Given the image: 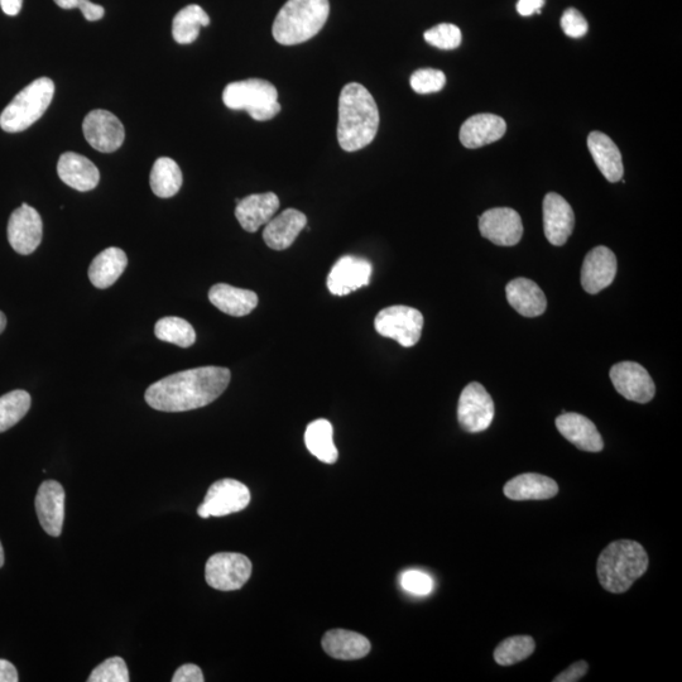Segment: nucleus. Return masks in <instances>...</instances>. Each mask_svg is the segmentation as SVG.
I'll return each instance as SVG.
<instances>
[{
	"instance_id": "nucleus-40",
	"label": "nucleus",
	"mask_w": 682,
	"mask_h": 682,
	"mask_svg": "<svg viewBox=\"0 0 682 682\" xmlns=\"http://www.w3.org/2000/svg\"><path fill=\"white\" fill-rule=\"evenodd\" d=\"M561 28L566 36L571 38H581L587 35L589 24L578 9L569 8L561 17Z\"/></svg>"
},
{
	"instance_id": "nucleus-6",
	"label": "nucleus",
	"mask_w": 682,
	"mask_h": 682,
	"mask_svg": "<svg viewBox=\"0 0 682 682\" xmlns=\"http://www.w3.org/2000/svg\"><path fill=\"white\" fill-rule=\"evenodd\" d=\"M223 102L229 109L246 110L258 122L271 120L281 112L275 85L262 79L237 81L227 85Z\"/></svg>"
},
{
	"instance_id": "nucleus-42",
	"label": "nucleus",
	"mask_w": 682,
	"mask_h": 682,
	"mask_svg": "<svg viewBox=\"0 0 682 682\" xmlns=\"http://www.w3.org/2000/svg\"><path fill=\"white\" fill-rule=\"evenodd\" d=\"M203 671L199 666L187 664L181 666L172 677V682H204Z\"/></svg>"
},
{
	"instance_id": "nucleus-10",
	"label": "nucleus",
	"mask_w": 682,
	"mask_h": 682,
	"mask_svg": "<svg viewBox=\"0 0 682 682\" xmlns=\"http://www.w3.org/2000/svg\"><path fill=\"white\" fill-rule=\"evenodd\" d=\"M494 402L482 384L469 383L459 398L458 420L461 429L469 434H479L492 425Z\"/></svg>"
},
{
	"instance_id": "nucleus-9",
	"label": "nucleus",
	"mask_w": 682,
	"mask_h": 682,
	"mask_svg": "<svg viewBox=\"0 0 682 682\" xmlns=\"http://www.w3.org/2000/svg\"><path fill=\"white\" fill-rule=\"evenodd\" d=\"M249 503L251 492L247 485L235 479H222L211 485L198 508V515L201 518L229 516L243 511Z\"/></svg>"
},
{
	"instance_id": "nucleus-47",
	"label": "nucleus",
	"mask_w": 682,
	"mask_h": 682,
	"mask_svg": "<svg viewBox=\"0 0 682 682\" xmlns=\"http://www.w3.org/2000/svg\"><path fill=\"white\" fill-rule=\"evenodd\" d=\"M54 2L62 9H75L79 8L84 0H54Z\"/></svg>"
},
{
	"instance_id": "nucleus-21",
	"label": "nucleus",
	"mask_w": 682,
	"mask_h": 682,
	"mask_svg": "<svg viewBox=\"0 0 682 682\" xmlns=\"http://www.w3.org/2000/svg\"><path fill=\"white\" fill-rule=\"evenodd\" d=\"M307 218L296 209H287L276 218H272L263 230V239L273 251H285L295 243L304 230Z\"/></svg>"
},
{
	"instance_id": "nucleus-38",
	"label": "nucleus",
	"mask_w": 682,
	"mask_h": 682,
	"mask_svg": "<svg viewBox=\"0 0 682 682\" xmlns=\"http://www.w3.org/2000/svg\"><path fill=\"white\" fill-rule=\"evenodd\" d=\"M410 83L415 93L421 95L432 94L444 89L446 76L440 70L421 69L413 72Z\"/></svg>"
},
{
	"instance_id": "nucleus-32",
	"label": "nucleus",
	"mask_w": 682,
	"mask_h": 682,
	"mask_svg": "<svg viewBox=\"0 0 682 682\" xmlns=\"http://www.w3.org/2000/svg\"><path fill=\"white\" fill-rule=\"evenodd\" d=\"M150 185L157 198H172L182 186L180 166L170 157L158 158L152 167Z\"/></svg>"
},
{
	"instance_id": "nucleus-37",
	"label": "nucleus",
	"mask_w": 682,
	"mask_h": 682,
	"mask_svg": "<svg viewBox=\"0 0 682 682\" xmlns=\"http://www.w3.org/2000/svg\"><path fill=\"white\" fill-rule=\"evenodd\" d=\"M129 671L122 657H112L96 666L88 679L89 682H129Z\"/></svg>"
},
{
	"instance_id": "nucleus-30",
	"label": "nucleus",
	"mask_w": 682,
	"mask_h": 682,
	"mask_svg": "<svg viewBox=\"0 0 682 682\" xmlns=\"http://www.w3.org/2000/svg\"><path fill=\"white\" fill-rule=\"evenodd\" d=\"M305 444L307 450L325 464H334L339 458L333 425L328 420H316L307 426Z\"/></svg>"
},
{
	"instance_id": "nucleus-26",
	"label": "nucleus",
	"mask_w": 682,
	"mask_h": 682,
	"mask_svg": "<svg viewBox=\"0 0 682 682\" xmlns=\"http://www.w3.org/2000/svg\"><path fill=\"white\" fill-rule=\"evenodd\" d=\"M209 300L216 309L224 312V314L235 316V318H242V316L251 314L258 306L256 292L230 286L227 283H218V285L211 287Z\"/></svg>"
},
{
	"instance_id": "nucleus-34",
	"label": "nucleus",
	"mask_w": 682,
	"mask_h": 682,
	"mask_svg": "<svg viewBox=\"0 0 682 682\" xmlns=\"http://www.w3.org/2000/svg\"><path fill=\"white\" fill-rule=\"evenodd\" d=\"M157 339L165 343L175 344L180 348H190L195 344L196 333L190 323L175 316H167L158 320L155 326Z\"/></svg>"
},
{
	"instance_id": "nucleus-39",
	"label": "nucleus",
	"mask_w": 682,
	"mask_h": 682,
	"mask_svg": "<svg viewBox=\"0 0 682 682\" xmlns=\"http://www.w3.org/2000/svg\"><path fill=\"white\" fill-rule=\"evenodd\" d=\"M401 585L406 592L420 595V597H425L434 590V580L431 579L430 575L420 570H408L403 573Z\"/></svg>"
},
{
	"instance_id": "nucleus-19",
	"label": "nucleus",
	"mask_w": 682,
	"mask_h": 682,
	"mask_svg": "<svg viewBox=\"0 0 682 682\" xmlns=\"http://www.w3.org/2000/svg\"><path fill=\"white\" fill-rule=\"evenodd\" d=\"M555 424L560 434L576 448L588 453H599L603 450L602 435L587 417L579 413L566 412L557 417Z\"/></svg>"
},
{
	"instance_id": "nucleus-28",
	"label": "nucleus",
	"mask_w": 682,
	"mask_h": 682,
	"mask_svg": "<svg viewBox=\"0 0 682 682\" xmlns=\"http://www.w3.org/2000/svg\"><path fill=\"white\" fill-rule=\"evenodd\" d=\"M588 147L597 166L609 182L622 180L624 174L621 151L607 134L592 132L588 137Z\"/></svg>"
},
{
	"instance_id": "nucleus-8",
	"label": "nucleus",
	"mask_w": 682,
	"mask_h": 682,
	"mask_svg": "<svg viewBox=\"0 0 682 682\" xmlns=\"http://www.w3.org/2000/svg\"><path fill=\"white\" fill-rule=\"evenodd\" d=\"M251 575V560L235 552H220L211 556L206 563V583L222 592L242 589Z\"/></svg>"
},
{
	"instance_id": "nucleus-29",
	"label": "nucleus",
	"mask_w": 682,
	"mask_h": 682,
	"mask_svg": "<svg viewBox=\"0 0 682 682\" xmlns=\"http://www.w3.org/2000/svg\"><path fill=\"white\" fill-rule=\"evenodd\" d=\"M127 266V254L122 249L107 248L91 262L89 267L90 281L99 290H105L119 280Z\"/></svg>"
},
{
	"instance_id": "nucleus-25",
	"label": "nucleus",
	"mask_w": 682,
	"mask_h": 682,
	"mask_svg": "<svg viewBox=\"0 0 682 682\" xmlns=\"http://www.w3.org/2000/svg\"><path fill=\"white\" fill-rule=\"evenodd\" d=\"M506 294L509 305L526 318L544 314L547 300L544 291L528 278H516L508 283Z\"/></svg>"
},
{
	"instance_id": "nucleus-13",
	"label": "nucleus",
	"mask_w": 682,
	"mask_h": 682,
	"mask_svg": "<svg viewBox=\"0 0 682 682\" xmlns=\"http://www.w3.org/2000/svg\"><path fill=\"white\" fill-rule=\"evenodd\" d=\"M612 383L619 395L628 401L647 403L655 397L656 387L650 373L635 362H622L611 369Z\"/></svg>"
},
{
	"instance_id": "nucleus-46",
	"label": "nucleus",
	"mask_w": 682,
	"mask_h": 682,
	"mask_svg": "<svg viewBox=\"0 0 682 682\" xmlns=\"http://www.w3.org/2000/svg\"><path fill=\"white\" fill-rule=\"evenodd\" d=\"M23 0H0V7L7 16H17L22 9Z\"/></svg>"
},
{
	"instance_id": "nucleus-20",
	"label": "nucleus",
	"mask_w": 682,
	"mask_h": 682,
	"mask_svg": "<svg viewBox=\"0 0 682 682\" xmlns=\"http://www.w3.org/2000/svg\"><path fill=\"white\" fill-rule=\"evenodd\" d=\"M280 209V199L273 192L253 194L237 200L235 216L242 228L249 233H256L266 225Z\"/></svg>"
},
{
	"instance_id": "nucleus-2",
	"label": "nucleus",
	"mask_w": 682,
	"mask_h": 682,
	"mask_svg": "<svg viewBox=\"0 0 682 682\" xmlns=\"http://www.w3.org/2000/svg\"><path fill=\"white\" fill-rule=\"evenodd\" d=\"M379 127L376 100L363 85H345L339 96L338 142L347 152L363 150L374 141Z\"/></svg>"
},
{
	"instance_id": "nucleus-45",
	"label": "nucleus",
	"mask_w": 682,
	"mask_h": 682,
	"mask_svg": "<svg viewBox=\"0 0 682 682\" xmlns=\"http://www.w3.org/2000/svg\"><path fill=\"white\" fill-rule=\"evenodd\" d=\"M18 671L8 660H0V682H18Z\"/></svg>"
},
{
	"instance_id": "nucleus-43",
	"label": "nucleus",
	"mask_w": 682,
	"mask_h": 682,
	"mask_svg": "<svg viewBox=\"0 0 682 682\" xmlns=\"http://www.w3.org/2000/svg\"><path fill=\"white\" fill-rule=\"evenodd\" d=\"M78 9L89 22L100 21L105 16V9L99 4L91 3L90 0H84Z\"/></svg>"
},
{
	"instance_id": "nucleus-24",
	"label": "nucleus",
	"mask_w": 682,
	"mask_h": 682,
	"mask_svg": "<svg viewBox=\"0 0 682 682\" xmlns=\"http://www.w3.org/2000/svg\"><path fill=\"white\" fill-rule=\"evenodd\" d=\"M503 492L513 501H545L557 496L559 485L546 475L527 473L509 480Z\"/></svg>"
},
{
	"instance_id": "nucleus-18",
	"label": "nucleus",
	"mask_w": 682,
	"mask_h": 682,
	"mask_svg": "<svg viewBox=\"0 0 682 682\" xmlns=\"http://www.w3.org/2000/svg\"><path fill=\"white\" fill-rule=\"evenodd\" d=\"M575 215L563 196L550 192L544 200V230L552 246H564L573 233Z\"/></svg>"
},
{
	"instance_id": "nucleus-48",
	"label": "nucleus",
	"mask_w": 682,
	"mask_h": 682,
	"mask_svg": "<svg viewBox=\"0 0 682 682\" xmlns=\"http://www.w3.org/2000/svg\"><path fill=\"white\" fill-rule=\"evenodd\" d=\"M7 328V316L0 311V334Z\"/></svg>"
},
{
	"instance_id": "nucleus-41",
	"label": "nucleus",
	"mask_w": 682,
	"mask_h": 682,
	"mask_svg": "<svg viewBox=\"0 0 682 682\" xmlns=\"http://www.w3.org/2000/svg\"><path fill=\"white\" fill-rule=\"evenodd\" d=\"M589 670L588 662L578 661L571 665L569 669L561 672L554 679V682H576L583 679Z\"/></svg>"
},
{
	"instance_id": "nucleus-33",
	"label": "nucleus",
	"mask_w": 682,
	"mask_h": 682,
	"mask_svg": "<svg viewBox=\"0 0 682 682\" xmlns=\"http://www.w3.org/2000/svg\"><path fill=\"white\" fill-rule=\"evenodd\" d=\"M30 393L16 389L0 397V434L12 429L31 408Z\"/></svg>"
},
{
	"instance_id": "nucleus-35",
	"label": "nucleus",
	"mask_w": 682,
	"mask_h": 682,
	"mask_svg": "<svg viewBox=\"0 0 682 682\" xmlns=\"http://www.w3.org/2000/svg\"><path fill=\"white\" fill-rule=\"evenodd\" d=\"M536 643L530 636L509 637L499 643L494 660L501 666H512L528 659L535 652Z\"/></svg>"
},
{
	"instance_id": "nucleus-36",
	"label": "nucleus",
	"mask_w": 682,
	"mask_h": 682,
	"mask_svg": "<svg viewBox=\"0 0 682 682\" xmlns=\"http://www.w3.org/2000/svg\"><path fill=\"white\" fill-rule=\"evenodd\" d=\"M425 41L440 50H455L460 46L463 36L455 24L441 23L425 32Z\"/></svg>"
},
{
	"instance_id": "nucleus-44",
	"label": "nucleus",
	"mask_w": 682,
	"mask_h": 682,
	"mask_svg": "<svg viewBox=\"0 0 682 682\" xmlns=\"http://www.w3.org/2000/svg\"><path fill=\"white\" fill-rule=\"evenodd\" d=\"M546 0H518L517 12L522 17H530L532 14H540L542 7L545 6Z\"/></svg>"
},
{
	"instance_id": "nucleus-12",
	"label": "nucleus",
	"mask_w": 682,
	"mask_h": 682,
	"mask_svg": "<svg viewBox=\"0 0 682 682\" xmlns=\"http://www.w3.org/2000/svg\"><path fill=\"white\" fill-rule=\"evenodd\" d=\"M8 240L11 247L22 256L36 251L42 242L43 223L36 209L24 203L13 211L8 222Z\"/></svg>"
},
{
	"instance_id": "nucleus-14",
	"label": "nucleus",
	"mask_w": 682,
	"mask_h": 682,
	"mask_svg": "<svg viewBox=\"0 0 682 682\" xmlns=\"http://www.w3.org/2000/svg\"><path fill=\"white\" fill-rule=\"evenodd\" d=\"M480 234L496 246L512 247L520 243L523 224L520 214L509 208L485 211L479 218Z\"/></svg>"
},
{
	"instance_id": "nucleus-17",
	"label": "nucleus",
	"mask_w": 682,
	"mask_h": 682,
	"mask_svg": "<svg viewBox=\"0 0 682 682\" xmlns=\"http://www.w3.org/2000/svg\"><path fill=\"white\" fill-rule=\"evenodd\" d=\"M616 254L607 247H597L587 254L581 268V285L590 295H597L612 285L617 276Z\"/></svg>"
},
{
	"instance_id": "nucleus-31",
	"label": "nucleus",
	"mask_w": 682,
	"mask_h": 682,
	"mask_svg": "<svg viewBox=\"0 0 682 682\" xmlns=\"http://www.w3.org/2000/svg\"><path fill=\"white\" fill-rule=\"evenodd\" d=\"M209 24L208 13L198 4H190L176 14L172 22V36L180 45H190L198 40L201 27H208Z\"/></svg>"
},
{
	"instance_id": "nucleus-15",
	"label": "nucleus",
	"mask_w": 682,
	"mask_h": 682,
	"mask_svg": "<svg viewBox=\"0 0 682 682\" xmlns=\"http://www.w3.org/2000/svg\"><path fill=\"white\" fill-rule=\"evenodd\" d=\"M372 264L367 259L345 256L334 264L328 276V288L335 296H347L371 283Z\"/></svg>"
},
{
	"instance_id": "nucleus-1",
	"label": "nucleus",
	"mask_w": 682,
	"mask_h": 682,
	"mask_svg": "<svg viewBox=\"0 0 682 682\" xmlns=\"http://www.w3.org/2000/svg\"><path fill=\"white\" fill-rule=\"evenodd\" d=\"M228 368L200 367L171 374L147 388L146 402L161 412L198 410L218 400L228 388Z\"/></svg>"
},
{
	"instance_id": "nucleus-7",
	"label": "nucleus",
	"mask_w": 682,
	"mask_h": 682,
	"mask_svg": "<svg viewBox=\"0 0 682 682\" xmlns=\"http://www.w3.org/2000/svg\"><path fill=\"white\" fill-rule=\"evenodd\" d=\"M374 328L384 338L396 340L402 347H415L424 329V316L408 306H391L379 311Z\"/></svg>"
},
{
	"instance_id": "nucleus-22",
	"label": "nucleus",
	"mask_w": 682,
	"mask_h": 682,
	"mask_svg": "<svg viewBox=\"0 0 682 682\" xmlns=\"http://www.w3.org/2000/svg\"><path fill=\"white\" fill-rule=\"evenodd\" d=\"M507 132L504 119L494 114H477L470 117L460 128V142L469 150H475L499 141Z\"/></svg>"
},
{
	"instance_id": "nucleus-49",
	"label": "nucleus",
	"mask_w": 682,
	"mask_h": 682,
	"mask_svg": "<svg viewBox=\"0 0 682 682\" xmlns=\"http://www.w3.org/2000/svg\"><path fill=\"white\" fill-rule=\"evenodd\" d=\"M4 560H6L4 559V549L2 542H0V568H2V566L4 565Z\"/></svg>"
},
{
	"instance_id": "nucleus-4",
	"label": "nucleus",
	"mask_w": 682,
	"mask_h": 682,
	"mask_svg": "<svg viewBox=\"0 0 682 682\" xmlns=\"http://www.w3.org/2000/svg\"><path fill=\"white\" fill-rule=\"evenodd\" d=\"M329 13V0H288L273 23V37L283 46L300 45L323 30Z\"/></svg>"
},
{
	"instance_id": "nucleus-27",
	"label": "nucleus",
	"mask_w": 682,
	"mask_h": 682,
	"mask_svg": "<svg viewBox=\"0 0 682 682\" xmlns=\"http://www.w3.org/2000/svg\"><path fill=\"white\" fill-rule=\"evenodd\" d=\"M323 647L336 660H359L371 652V642L357 632L347 629H331L325 633Z\"/></svg>"
},
{
	"instance_id": "nucleus-23",
	"label": "nucleus",
	"mask_w": 682,
	"mask_h": 682,
	"mask_svg": "<svg viewBox=\"0 0 682 682\" xmlns=\"http://www.w3.org/2000/svg\"><path fill=\"white\" fill-rule=\"evenodd\" d=\"M57 174L62 182L80 192L94 190L99 185L100 172L93 162L74 152L61 155Z\"/></svg>"
},
{
	"instance_id": "nucleus-11",
	"label": "nucleus",
	"mask_w": 682,
	"mask_h": 682,
	"mask_svg": "<svg viewBox=\"0 0 682 682\" xmlns=\"http://www.w3.org/2000/svg\"><path fill=\"white\" fill-rule=\"evenodd\" d=\"M86 141L102 153L118 151L126 138L122 122L108 110L96 109L86 115L83 123Z\"/></svg>"
},
{
	"instance_id": "nucleus-3",
	"label": "nucleus",
	"mask_w": 682,
	"mask_h": 682,
	"mask_svg": "<svg viewBox=\"0 0 682 682\" xmlns=\"http://www.w3.org/2000/svg\"><path fill=\"white\" fill-rule=\"evenodd\" d=\"M648 555L641 544L619 540L605 547L598 559V578L609 593L628 592L648 569Z\"/></svg>"
},
{
	"instance_id": "nucleus-16",
	"label": "nucleus",
	"mask_w": 682,
	"mask_h": 682,
	"mask_svg": "<svg viewBox=\"0 0 682 682\" xmlns=\"http://www.w3.org/2000/svg\"><path fill=\"white\" fill-rule=\"evenodd\" d=\"M64 487L56 480H46L38 488L36 512L43 530L52 537H59L65 521Z\"/></svg>"
},
{
	"instance_id": "nucleus-5",
	"label": "nucleus",
	"mask_w": 682,
	"mask_h": 682,
	"mask_svg": "<svg viewBox=\"0 0 682 682\" xmlns=\"http://www.w3.org/2000/svg\"><path fill=\"white\" fill-rule=\"evenodd\" d=\"M55 95L54 81L40 78L14 96L0 114V128L7 133L26 131L47 112Z\"/></svg>"
}]
</instances>
